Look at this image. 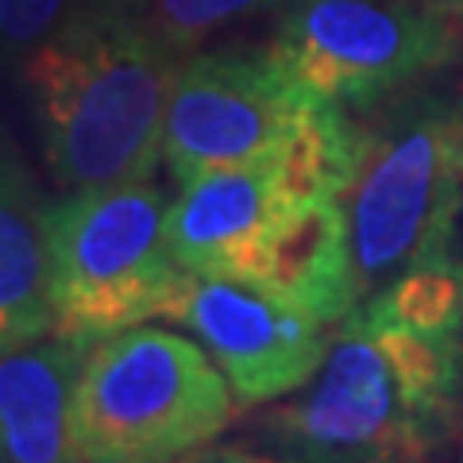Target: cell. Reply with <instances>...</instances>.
<instances>
[{
	"label": "cell",
	"instance_id": "6da1fadb",
	"mask_svg": "<svg viewBox=\"0 0 463 463\" xmlns=\"http://www.w3.org/2000/svg\"><path fill=\"white\" fill-rule=\"evenodd\" d=\"M182 62L139 12L120 8H74L24 58L43 155L62 190L155 178Z\"/></svg>",
	"mask_w": 463,
	"mask_h": 463
},
{
	"label": "cell",
	"instance_id": "7a4b0ae2",
	"mask_svg": "<svg viewBox=\"0 0 463 463\" xmlns=\"http://www.w3.org/2000/svg\"><path fill=\"white\" fill-rule=\"evenodd\" d=\"M459 394L463 332H425L359 301L267 432L301 463H429L452 432Z\"/></svg>",
	"mask_w": 463,
	"mask_h": 463
},
{
	"label": "cell",
	"instance_id": "3957f363",
	"mask_svg": "<svg viewBox=\"0 0 463 463\" xmlns=\"http://www.w3.org/2000/svg\"><path fill=\"white\" fill-rule=\"evenodd\" d=\"M232 421V386L194 336L136 325L85 347L74 383L81 463H178Z\"/></svg>",
	"mask_w": 463,
	"mask_h": 463
},
{
	"label": "cell",
	"instance_id": "277c9868",
	"mask_svg": "<svg viewBox=\"0 0 463 463\" xmlns=\"http://www.w3.org/2000/svg\"><path fill=\"white\" fill-rule=\"evenodd\" d=\"M463 209V97H410L367 128L344 197L359 301L448 255Z\"/></svg>",
	"mask_w": 463,
	"mask_h": 463
},
{
	"label": "cell",
	"instance_id": "5b68a950",
	"mask_svg": "<svg viewBox=\"0 0 463 463\" xmlns=\"http://www.w3.org/2000/svg\"><path fill=\"white\" fill-rule=\"evenodd\" d=\"M170 201L147 182L70 194L47 209L54 332L90 347L100 336L158 321L185 274L170 255Z\"/></svg>",
	"mask_w": 463,
	"mask_h": 463
},
{
	"label": "cell",
	"instance_id": "8992f818",
	"mask_svg": "<svg viewBox=\"0 0 463 463\" xmlns=\"http://www.w3.org/2000/svg\"><path fill=\"white\" fill-rule=\"evenodd\" d=\"M267 51L313 97L374 109L452 62L456 35L410 0H282Z\"/></svg>",
	"mask_w": 463,
	"mask_h": 463
},
{
	"label": "cell",
	"instance_id": "52a82bcc",
	"mask_svg": "<svg viewBox=\"0 0 463 463\" xmlns=\"http://www.w3.org/2000/svg\"><path fill=\"white\" fill-rule=\"evenodd\" d=\"M317 97L270 51H205L178 70L166 109L163 163L182 182L274 158Z\"/></svg>",
	"mask_w": 463,
	"mask_h": 463
},
{
	"label": "cell",
	"instance_id": "ba28073f",
	"mask_svg": "<svg viewBox=\"0 0 463 463\" xmlns=\"http://www.w3.org/2000/svg\"><path fill=\"white\" fill-rule=\"evenodd\" d=\"M166 321L190 328L248 405L306 386L328 355V325L251 282L190 274Z\"/></svg>",
	"mask_w": 463,
	"mask_h": 463
},
{
	"label": "cell",
	"instance_id": "9c48e42d",
	"mask_svg": "<svg viewBox=\"0 0 463 463\" xmlns=\"http://www.w3.org/2000/svg\"><path fill=\"white\" fill-rule=\"evenodd\" d=\"M294 209L301 205L282 185L274 158L197 174L170 201V255L197 279L255 286L274 236Z\"/></svg>",
	"mask_w": 463,
	"mask_h": 463
},
{
	"label": "cell",
	"instance_id": "30bf717a",
	"mask_svg": "<svg viewBox=\"0 0 463 463\" xmlns=\"http://www.w3.org/2000/svg\"><path fill=\"white\" fill-rule=\"evenodd\" d=\"M85 344L58 332L0 347V463H81L74 383Z\"/></svg>",
	"mask_w": 463,
	"mask_h": 463
},
{
	"label": "cell",
	"instance_id": "8fae6325",
	"mask_svg": "<svg viewBox=\"0 0 463 463\" xmlns=\"http://www.w3.org/2000/svg\"><path fill=\"white\" fill-rule=\"evenodd\" d=\"M255 286L294 301L321 325L336 328L359 306L344 201H321L289 213Z\"/></svg>",
	"mask_w": 463,
	"mask_h": 463
},
{
	"label": "cell",
	"instance_id": "7c38bea8",
	"mask_svg": "<svg viewBox=\"0 0 463 463\" xmlns=\"http://www.w3.org/2000/svg\"><path fill=\"white\" fill-rule=\"evenodd\" d=\"M54 332L47 209L16 166L0 163V340Z\"/></svg>",
	"mask_w": 463,
	"mask_h": 463
},
{
	"label": "cell",
	"instance_id": "4fadbf2b",
	"mask_svg": "<svg viewBox=\"0 0 463 463\" xmlns=\"http://www.w3.org/2000/svg\"><path fill=\"white\" fill-rule=\"evenodd\" d=\"M367 306L379 317L425 332H463V259L440 255L417 263L371 294Z\"/></svg>",
	"mask_w": 463,
	"mask_h": 463
},
{
	"label": "cell",
	"instance_id": "5bb4252c",
	"mask_svg": "<svg viewBox=\"0 0 463 463\" xmlns=\"http://www.w3.org/2000/svg\"><path fill=\"white\" fill-rule=\"evenodd\" d=\"M282 0H143V20H147L170 47L182 54L194 51L201 39L221 32V27L248 20Z\"/></svg>",
	"mask_w": 463,
	"mask_h": 463
},
{
	"label": "cell",
	"instance_id": "9a60e30c",
	"mask_svg": "<svg viewBox=\"0 0 463 463\" xmlns=\"http://www.w3.org/2000/svg\"><path fill=\"white\" fill-rule=\"evenodd\" d=\"M78 0H0V62L27 58L70 20Z\"/></svg>",
	"mask_w": 463,
	"mask_h": 463
},
{
	"label": "cell",
	"instance_id": "2e32d148",
	"mask_svg": "<svg viewBox=\"0 0 463 463\" xmlns=\"http://www.w3.org/2000/svg\"><path fill=\"white\" fill-rule=\"evenodd\" d=\"M178 463H301V459H289V456H263V452H251L243 444H205L190 452Z\"/></svg>",
	"mask_w": 463,
	"mask_h": 463
},
{
	"label": "cell",
	"instance_id": "e0dca14e",
	"mask_svg": "<svg viewBox=\"0 0 463 463\" xmlns=\"http://www.w3.org/2000/svg\"><path fill=\"white\" fill-rule=\"evenodd\" d=\"M410 5L437 12L444 20H463V0H410Z\"/></svg>",
	"mask_w": 463,
	"mask_h": 463
},
{
	"label": "cell",
	"instance_id": "ac0fdd59",
	"mask_svg": "<svg viewBox=\"0 0 463 463\" xmlns=\"http://www.w3.org/2000/svg\"><path fill=\"white\" fill-rule=\"evenodd\" d=\"M78 8H120V12H139L143 16V0H78Z\"/></svg>",
	"mask_w": 463,
	"mask_h": 463
},
{
	"label": "cell",
	"instance_id": "d6986e66",
	"mask_svg": "<svg viewBox=\"0 0 463 463\" xmlns=\"http://www.w3.org/2000/svg\"><path fill=\"white\" fill-rule=\"evenodd\" d=\"M0 347H8V344H5V340H0Z\"/></svg>",
	"mask_w": 463,
	"mask_h": 463
}]
</instances>
